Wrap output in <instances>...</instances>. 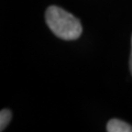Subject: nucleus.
Returning <instances> with one entry per match:
<instances>
[{
  "label": "nucleus",
  "mask_w": 132,
  "mask_h": 132,
  "mask_svg": "<svg viewBox=\"0 0 132 132\" xmlns=\"http://www.w3.org/2000/svg\"><path fill=\"white\" fill-rule=\"evenodd\" d=\"M45 20L51 31L62 40H76L82 32L79 20L75 15L57 6H51L47 8Z\"/></svg>",
  "instance_id": "obj_1"
},
{
  "label": "nucleus",
  "mask_w": 132,
  "mask_h": 132,
  "mask_svg": "<svg viewBox=\"0 0 132 132\" xmlns=\"http://www.w3.org/2000/svg\"><path fill=\"white\" fill-rule=\"evenodd\" d=\"M108 132H132V126L120 119H111L107 123Z\"/></svg>",
  "instance_id": "obj_2"
},
{
  "label": "nucleus",
  "mask_w": 132,
  "mask_h": 132,
  "mask_svg": "<svg viewBox=\"0 0 132 132\" xmlns=\"http://www.w3.org/2000/svg\"><path fill=\"white\" fill-rule=\"evenodd\" d=\"M12 118V113L9 109H2L0 112V131H3L9 125Z\"/></svg>",
  "instance_id": "obj_3"
},
{
  "label": "nucleus",
  "mask_w": 132,
  "mask_h": 132,
  "mask_svg": "<svg viewBox=\"0 0 132 132\" xmlns=\"http://www.w3.org/2000/svg\"><path fill=\"white\" fill-rule=\"evenodd\" d=\"M129 64H130V71L132 73V38H131V54H130V62H129Z\"/></svg>",
  "instance_id": "obj_4"
}]
</instances>
